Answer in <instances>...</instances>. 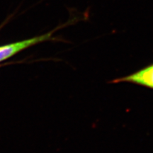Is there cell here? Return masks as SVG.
I'll list each match as a JSON object with an SVG mask.
<instances>
[{
	"instance_id": "obj_1",
	"label": "cell",
	"mask_w": 153,
	"mask_h": 153,
	"mask_svg": "<svg viewBox=\"0 0 153 153\" xmlns=\"http://www.w3.org/2000/svg\"><path fill=\"white\" fill-rule=\"evenodd\" d=\"M131 83L153 89V63L128 75L117 78L110 83Z\"/></svg>"
},
{
	"instance_id": "obj_2",
	"label": "cell",
	"mask_w": 153,
	"mask_h": 153,
	"mask_svg": "<svg viewBox=\"0 0 153 153\" xmlns=\"http://www.w3.org/2000/svg\"><path fill=\"white\" fill-rule=\"evenodd\" d=\"M51 35H52V32L45 34V35L36 36V37L29 38V39L24 40L22 41L0 46V62L7 60L9 57H12L13 55H16V53L27 48L28 47L47 41L51 38Z\"/></svg>"
}]
</instances>
